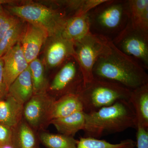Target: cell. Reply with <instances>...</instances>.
<instances>
[{"mask_svg":"<svg viewBox=\"0 0 148 148\" xmlns=\"http://www.w3.org/2000/svg\"><path fill=\"white\" fill-rule=\"evenodd\" d=\"M145 69L122 53L111 41L108 48L98 58L92 70L93 77L119 84L132 90L148 84Z\"/></svg>","mask_w":148,"mask_h":148,"instance_id":"cell-1","label":"cell"},{"mask_svg":"<svg viewBox=\"0 0 148 148\" xmlns=\"http://www.w3.org/2000/svg\"><path fill=\"white\" fill-rule=\"evenodd\" d=\"M84 137L100 139L105 135L137 127L135 111L126 100H119L98 110L84 113Z\"/></svg>","mask_w":148,"mask_h":148,"instance_id":"cell-2","label":"cell"},{"mask_svg":"<svg viewBox=\"0 0 148 148\" xmlns=\"http://www.w3.org/2000/svg\"><path fill=\"white\" fill-rule=\"evenodd\" d=\"M88 15L90 33L112 40L129 22L128 1L105 0Z\"/></svg>","mask_w":148,"mask_h":148,"instance_id":"cell-3","label":"cell"},{"mask_svg":"<svg viewBox=\"0 0 148 148\" xmlns=\"http://www.w3.org/2000/svg\"><path fill=\"white\" fill-rule=\"evenodd\" d=\"M131 90L116 83L94 77L83 85L76 93L82 103L83 112L87 113L119 100L129 101Z\"/></svg>","mask_w":148,"mask_h":148,"instance_id":"cell-4","label":"cell"},{"mask_svg":"<svg viewBox=\"0 0 148 148\" xmlns=\"http://www.w3.org/2000/svg\"><path fill=\"white\" fill-rule=\"evenodd\" d=\"M8 8L12 15L45 30L49 38L61 34L68 18L60 7L53 8L34 3L9 6Z\"/></svg>","mask_w":148,"mask_h":148,"instance_id":"cell-5","label":"cell"},{"mask_svg":"<svg viewBox=\"0 0 148 148\" xmlns=\"http://www.w3.org/2000/svg\"><path fill=\"white\" fill-rule=\"evenodd\" d=\"M111 41L102 36L90 33L74 43L73 57L81 70L83 84L93 79V66L99 57L108 48Z\"/></svg>","mask_w":148,"mask_h":148,"instance_id":"cell-6","label":"cell"},{"mask_svg":"<svg viewBox=\"0 0 148 148\" xmlns=\"http://www.w3.org/2000/svg\"><path fill=\"white\" fill-rule=\"evenodd\" d=\"M114 46L148 69V35L132 26L130 20L127 26L112 40Z\"/></svg>","mask_w":148,"mask_h":148,"instance_id":"cell-7","label":"cell"},{"mask_svg":"<svg viewBox=\"0 0 148 148\" xmlns=\"http://www.w3.org/2000/svg\"><path fill=\"white\" fill-rule=\"evenodd\" d=\"M48 89L56 99L69 94L76 93L84 84L83 77L79 65L73 56L61 64Z\"/></svg>","mask_w":148,"mask_h":148,"instance_id":"cell-8","label":"cell"},{"mask_svg":"<svg viewBox=\"0 0 148 148\" xmlns=\"http://www.w3.org/2000/svg\"><path fill=\"white\" fill-rule=\"evenodd\" d=\"M55 98L47 92L34 94L24 106L23 119L35 132L43 131L51 121Z\"/></svg>","mask_w":148,"mask_h":148,"instance_id":"cell-9","label":"cell"},{"mask_svg":"<svg viewBox=\"0 0 148 148\" xmlns=\"http://www.w3.org/2000/svg\"><path fill=\"white\" fill-rule=\"evenodd\" d=\"M44 54V63L48 69L58 67L75 55L74 43L61 34L50 37Z\"/></svg>","mask_w":148,"mask_h":148,"instance_id":"cell-10","label":"cell"},{"mask_svg":"<svg viewBox=\"0 0 148 148\" xmlns=\"http://www.w3.org/2000/svg\"><path fill=\"white\" fill-rule=\"evenodd\" d=\"M3 62V79L8 90L12 84L28 68L20 42L9 49L2 57Z\"/></svg>","mask_w":148,"mask_h":148,"instance_id":"cell-11","label":"cell"},{"mask_svg":"<svg viewBox=\"0 0 148 148\" xmlns=\"http://www.w3.org/2000/svg\"><path fill=\"white\" fill-rule=\"evenodd\" d=\"M47 38L48 35L45 30L27 23L20 43L24 56L29 64L38 58L41 49Z\"/></svg>","mask_w":148,"mask_h":148,"instance_id":"cell-12","label":"cell"},{"mask_svg":"<svg viewBox=\"0 0 148 148\" xmlns=\"http://www.w3.org/2000/svg\"><path fill=\"white\" fill-rule=\"evenodd\" d=\"M90 33L88 13L68 17L61 35L65 38L75 43Z\"/></svg>","mask_w":148,"mask_h":148,"instance_id":"cell-13","label":"cell"},{"mask_svg":"<svg viewBox=\"0 0 148 148\" xmlns=\"http://www.w3.org/2000/svg\"><path fill=\"white\" fill-rule=\"evenodd\" d=\"M24 105L8 93L0 100V123L13 128L23 119Z\"/></svg>","mask_w":148,"mask_h":148,"instance_id":"cell-14","label":"cell"},{"mask_svg":"<svg viewBox=\"0 0 148 148\" xmlns=\"http://www.w3.org/2000/svg\"><path fill=\"white\" fill-rule=\"evenodd\" d=\"M128 101L135 111L137 126L148 129V84L131 90Z\"/></svg>","mask_w":148,"mask_h":148,"instance_id":"cell-15","label":"cell"},{"mask_svg":"<svg viewBox=\"0 0 148 148\" xmlns=\"http://www.w3.org/2000/svg\"><path fill=\"white\" fill-rule=\"evenodd\" d=\"M79 111H83V108L78 94H66L53 102L51 114V121L68 116Z\"/></svg>","mask_w":148,"mask_h":148,"instance_id":"cell-16","label":"cell"},{"mask_svg":"<svg viewBox=\"0 0 148 148\" xmlns=\"http://www.w3.org/2000/svg\"><path fill=\"white\" fill-rule=\"evenodd\" d=\"M8 94L24 106L34 95L29 66L11 85L8 89Z\"/></svg>","mask_w":148,"mask_h":148,"instance_id":"cell-17","label":"cell"},{"mask_svg":"<svg viewBox=\"0 0 148 148\" xmlns=\"http://www.w3.org/2000/svg\"><path fill=\"white\" fill-rule=\"evenodd\" d=\"M12 142L15 148H40L38 135L23 119L13 128Z\"/></svg>","mask_w":148,"mask_h":148,"instance_id":"cell-18","label":"cell"},{"mask_svg":"<svg viewBox=\"0 0 148 148\" xmlns=\"http://www.w3.org/2000/svg\"><path fill=\"white\" fill-rule=\"evenodd\" d=\"M85 119L84 112L79 111L68 116L52 120V124L60 134L74 137L79 130H83Z\"/></svg>","mask_w":148,"mask_h":148,"instance_id":"cell-19","label":"cell"},{"mask_svg":"<svg viewBox=\"0 0 148 148\" xmlns=\"http://www.w3.org/2000/svg\"><path fill=\"white\" fill-rule=\"evenodd\" d=\"M130 21L134 28L148 35V0L128 1Z\"/></svg>","mask_w":148,"mask_h":148,"instance_id":"cell-20","label":"cell"},{"mask_svg":"<svg viewBox=\"0 0 148 148\" xmlns=\"http://www.w3.org/2000/svg\"><path fill=\"white\" fill-rule=\"evenodd\" d=\"M38 135L40 143L46 148H77L78 140L74 137L44 131Z\"/></svg>","mask_w":148,"mask_h":148,"instance_id":"cell-21","label":"cell"},{"mask_svg":"<svg viewBox=\"0 0 148 148\" xmlns=\"http://www.w3.org/2000/svg\"><path fill=\"white\" fill-rule=\"evenodd\" d=\"M31 73L34 94L47 92L49 84L46 77L42 62L38 58L29 64Z\"/></svg>","mask_w":148,"mask_h":148,"instance_id":"cell-22","label":"cell"},{"mask_svg":"<svg viewBox=\"0 0 148 148\" xmlns=\"http://www.w3.org/2000/svg\"><path fill=\"white\" fill-rule=\"evenodd\" d=\"M136 143L132 139L123 140L117 144H112L105 140L81 137L78 140L77 148H134Z\"/></svg>","mask_w":148,"mask_h":148,"instance_id":"cell-23","label":"cell"},{"mask_svg":"<svg viewBox=\"0 0 148 148\" xmlns=\"http://www.w3.org/2000/svg\"><path fill=\"white\" fill-rule=\"evenodd\" d=\"M105 0H78L57 1L56 4L73 13L72 16L88 14Z\"/></svg>","mask_w":148,"mask_h":148,"instance_id":"cell-24","label":"cell"},{"mask_svg":"<svg viewBox=\"0 0 148 148\" xmlns=\"http://www.w3.org/2000/svg\"><path fill=\"white\" fill-rule=\"evenodd\" d=\"M25 27L20 21L7 32L0 40V58L9 49L20 42Z\"/></svg>","mask_w":148,"mask_h":148,"instance_id":"cell-25","label":"cell"},{"mask_svg":"<svg viewBox=\"0 0 148 148\" xmlns=\"http://www.w3.org/2000/svg\"><path fill=\"white\" fill-rule=\"evenodd\" d=\"M19 21L16 16L5 12L2 6L0 9V40L8 31Z\"/></svg>","mask_w":148,"mask_h":148,"instance_id":"cell-26","label":"cell"},{"mask_svg":"<svg viewBox=\"0 0 148 148\" xmlns=\"http://www.w3.org/2000/svg\"><path fill=\"white\" fill-rule=\"evenodd\" d=\"M136 146L137 148H148V129L138 125L136 127Z\"/></svg>","mask_w":148,"mask_h":148,"instance_id":"cell-27","label":"cell"},{"mask_svg":"<svg viewBox=\"0 0 148 148\" xmlns=\"http://www.w3.org/2000/svg\"><path fill=\"white\" fill-rule=\"evenodd\" d=\"M13 128L0 123V147L10 142Z\"/></svg>","mask_w":148,"mask_h":148,"instance_id":"cell-28","label":"cell"},{"mask_svg":"<svg viewBox=\"0 0 148 148\" xmlns=\"http://www.w3.org/2000/svg\"><path fill=\"white\" fill-rule=\"evenodd\" d=\"M3 62L2 57L0 58V100L8 93L3 79Z\"/></svg>","mask_w":148,"mask_h":148,"instance_id":"cell-29","label":"cell"},{"mask_svg":"<svg viewBox=\"0 0 148 148\" xmlns=\"http://www.w3.org/2000/svg\"><path fill=\"white\" fill-rule=\"evenodd\" d=\"M0 148H15V147H14L11 140V141L9 143L0 147Z\"/></svg>","mask_w":148,"mask_h":148,"instance_id":"cell-30","label":"cell"},{"mask_svg":"<svg viewBox=\"0 0 148 148\" xmlns=\"http://www.w3.org/2000/svg\"><path fill=\"white\" fill-rule=\"evenodd\" d=\"M3 3V1H0V9H1V7L2 6V5Z\"/></svg>","mask_w":148,"mask_h":148,"instance_id":"cell-31","label":"cell"},{"mask_svg":"<svg viewBox=\"0 0 148 148\" xmlns=\"http://www.w3.org/2000/svg\"></svg>","mask_w":148,"mask_h":148,"instance_id":"cell-32","label":"cell"}]
</instances>
